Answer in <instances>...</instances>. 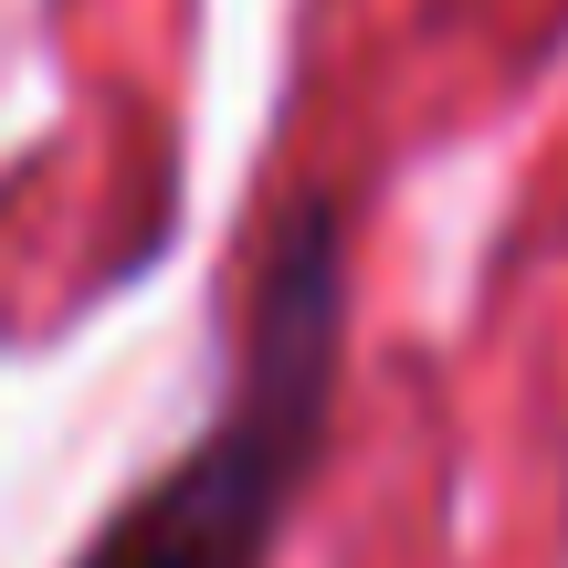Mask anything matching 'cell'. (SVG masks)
Masks as SVG:
<instances>
[{"instance_id":"obj_1","label":"cell","mask_w":568,"mask_h":568,"mask_svg":"<svg viewBox=\"0 0 568 568\" xmlns=\"http://www.w3.org/2000/svg\"><path fill=\"white\" fill-rule=\"evenodd\" d=\"M347 358V232L337 201H295L274 222L243 305V368H232L211 432L126 495V516L74 568H274L295 495L326 453Z\"/></svg>"}]
</instances>
